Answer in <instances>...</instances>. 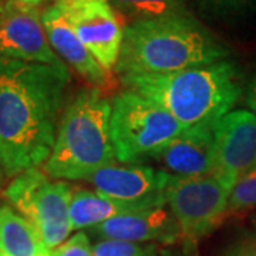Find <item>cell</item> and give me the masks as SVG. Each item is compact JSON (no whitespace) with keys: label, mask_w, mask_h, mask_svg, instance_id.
<instances>
[{"label":"cell","mask_w":256,"mask_h":256,"mask_svg":"<svg viewBox=\"0 0 256 256\" xmlns=\"http://www.w3.org/2000/svg\"><path fill=\"white\" fill-rule=\"evenodd\" d=\"M229 54L230 48L192 14L141 20L126 24L116 72L120 77L175 73Z\"/></svg>","instance_id":"obj_2"},{"label":"cell","mask_w":256,"mask_h":256,"mask_svg":"<svg viewBox=\"0 0 256 256\" xmlns=\"http://www.w3.org/2000/svg\"><path fill=\"white\" fill-rule=\"evenodd\" d=\"M218 122L210 121L185 128L154 160L168 174L175 176H198L214 172Z\"/></svg>","instance_id":"obj_12"},{"label":"cell","mask_w":256,"mask_h":256,"mask_svg":"<svg viewBox=\"0 0 256 256\" xmlns=\"http://www.w3.org/2000/svg\"><path fill=\"white\" fill-rule=\"evenodd\" d=\"M0 256H53L36 229L18 210L0 204Z\"/></svg>","instance_id":"obj_15"},{"label":"cell","mask_w":256,"mask_h":256,"mask_svg":"<svg viewBox=\"0 0 256 256\" xmlns=\"http://www.w3.org/2000/svg\"><path fill=\"white\" fill-rule=\"evenodd\" d=\"M174 175L150 165L131 162L102 166L87 181L94 191L110 200L141 210L166 205L165 191Z\"/></svg>","instance_id":"obj_9"},{"label":"cell","mask_w":256,"mask_h":256,"mask_svg":"<svg viewBox=\"0 0 256 256\" xmlns=\"http://www.w3.org/2000/svg\"><path fill=\"white\" fill-rule=\"evenodd\" d=\"M232 184L215 172L175 176L165 191L166 206L174 214L185 240L196 242L228 215Z\"/></svg>","instance_id":"obj_7"},{"label":"cell","mask_w":256,"mask_h":256,"mask_svg":"<svg viewBox=\"0 0 256 256\" xmlns=\"http://www.w3.org/2000/svg\"><path fill=\"white\" fill-rule=\"evenodd\" d=\"M121 82L161 106L185 128L220 121L246 87L240 67L228 58L175 73L122 76Z\"/></svg>","instance_id":"obj_3"},{"label":"cell","mask_w":256,"mask_h":256,"mask_svg":"<svg viewBox=\"0 0 256 256\" xmlns=\"http://www.w3.org/2000/svg\"><path fill=\"white\" fill-rule=\"evenodd\" d=\"M160 256H198V252H196V248H195V242L185 240L182 246L161 250Z\"/></svg>","instance_id":"obj_23"},{"label":"cell","mask_w":256,"mask_h":256,"mask_svg":"<svg viewBox=\"0 0 256 256\" xmlns=\"http://www.w3.org/2000/svg\"><path fill=\"white\" fill-rule=\"evenodd\" d=\"M0 57L64 67L52 48L38 9L4 3L0 12Z\"/></svg>","instance_id":"obj_10"},{"label":"cell","mask_w":256,"mask_h":256,"mask_svg":"<svg viewBox=\"0 0 256 256\" xmlns=\"http://www.w3.org/2000/svg\"><path fill=\"white\" fill-rule=\"evenodd\" d=\"M256 206V168L242 175L229 194L228 214L244 212Z\"/></svg>","instance_id":"obj_19"},{"label":"cell","mask_w":256,"mask_h":256,"mask_svg":"<svg viewBox=\"0 0 256 256\" xmlns=\"http://www.w3.org/2000/svg\"><path fill=\"white\" fill-rule=\"evenodd\" d=\"M52 254L53 256H96L94 245H92L88 235L82 230H78L60 246L53 249Z\"/></svg>","instance_id":"obj_20"},{"label":"cell","mask_w":256,"mask_h":256,"mask_svg":"<svg viewBox=\"0 0 256 256\" xmlns=\"http://www.w3.org/2000/svg\"><path fill=\"white\" fill-rule=\"evenodd\" d=\"M42 22L50 46L67 67L73 68L94 88L102 92L110 87L112 84L111 72L106 70L92 52L84 46L54 4L42 12Z\"/></svg>","instance_id":"obj_14"},{"label":"cell","mask_w":256,"mask_h":256,"mask_svg":"<svg viewBox=\"0 0 256 256\" xmlns=\"http://www.w3.org/2000/svg\"><path fill=\"white\" fill-rule=\"evenodd\" d=\"M3 8H4V4H3V3H2V0H0V12H2V9H3Z\"/></svg>","instance_id":"obj_27"},{"label":"cell","mask_w":256,"mask_h":256,"mask_svg":"<svg viewBox=\"0 0 256 256\" xmlns=\"http://www.w3.org/2000/svg\"><path fill=\"white\" fill-rule=\"evenodd\" d=\"M116 12L128 24L141 20L191 14L182 0H110Z\"/></svg>","instance_id":"obj_17"},{"label":"cell","mask_w":256,"mask_h":256,"mask_svg":"<svg viewBox=\"0 0 256 256\" xmlns=\"http://www.w3.org/2000/svg\"><path fill=\"white\" fill-rule=\"evenodd\" d=\"M70 82L67 66L0 57V164L8 176L48 160Z\"/></svg>","instance_id":"obj_1"},{"label":"cell","mask_w":256,"mask_h":256,"mask_svg":"<svg viewBox=\"0 0 256 256\" xmlns=\"http://www.w3.org/2000/svg\"><path fill=\"white\" fill-rule=\"evenodd\" d=\"M73 188L67 181L53 180L40 168L13 176L3 198L36 229L50 250L60 246L73 232L70 200Z\"/></svg>","instance_id":"obj_6"},{"label":"cell","mask_w":256,"mask_h":256,"mask_svg":"<svg viewBox=\"0 0 256 256\" xmlns=\"http://www.w3.org/2000/svg\"><path fill=\"white\" fill-rule=\"evenodd\" d=\"M92 229L100 239H117L137 244L172 245L184 239L180 224L166 205L122 214Z\"/></svg>","instance_id":"obj_13"},{"label":"cell","mask_w":256,"mask_h":256,"mask_svg":"<svg viewBox=\"0 0 256 256\" xmlns=\"http://www.w3.org/2000/svg\"><path fill=\"white\" fill-rule=\"evenodd\" d=\"M4 175H6V172H4L3 166H2V164H0V190L3 188V181H4Z\"/></svg>","instance_id":"obj_25"},{"label":"cell","mask_w":256,"mask_h":256,"mask_svg":"<svg viewBox=\"0 0 256 256\" xmlns=\"http://www.w3.org/2000/svg\"><path fill=\"white\" fill-rule=\"evenodd\" d=\"M136 210H142L110 200L96 191L73 188L68 214L72 229L82 230L86 228H96L116 216Z\"/></svg>","instance_id":"obj_16"},{"label":"cell","mask_w":256,"mask_h":256,"mask_svg":"<svg viewBox=\"0 0 256 256\" xmlns=\"http://www.w3.org/2000/svg\"><path fill=\"white\" fill-rule=\"evenodd\" d=\"M244 98H245L246 110L250 111L256 118V73L246 82Z\"/></svg>","instance_id":"obj_22"},{"label":"cell","mask_w":256,"mask_h":256,"mask_svg":"<svg viewBox=\"0 0 256 256\" xmlns=\"http://www.w3.org/2000/svg\"><path fill=\"white\" fill-rule=\"evenodd\" d=\"M248 256H256V245L252 248V250L249 252V255H248Z\"/></svg>","instance_id":"obj_26"},{"label":"cell","mask_w":256,"mask_h":256,"mask_svg":"<svg viewBox=\"0 0 256 256\" xmlns=\"http://www.w3.org/2000/svg\"><path fill=\"white\" fill-rule=\"evenodd\" d=\"M53 4L101 66L114 70L126 24L110 0H54Z\"/></svg>","instance_id":"obj_8"},{"label":"cell","mask_w":256,"mask_h":256,"mask_svg":"<svg viewBox=\"0 0 256 256\" xmlns=\"http://www.w3.org/2000/svg\"><path fill=\"white\" fill-rule=\"evenodd\" d=\"M156 244H137L117 239H98L94 244L96 256H160Z\"/></svg>","instance_id":"obj_18"},{"label":"cell","mask_w":256,"mask_h":256,"mask_svg":"<svg viewBox=\"0 0 256 256\" xmlns=\"http://www.w3.org/2000/svg\"><path fill=\"white\" fill-rule=\"evenodd\" d=\"M44 0H8L6 3L10 4H16L20 8H28V9H38V6L43 3Z\"/></svg>","instance_id":"obj_24"},{"label":"cell","mask_w":256,"mask_h":256,"mask_svg":"<svg viewBox=\"0 0 256 256\" xmlns=\"http://www.w3.org/2000/svg\"><path fill=\"white\" fill-rule=\"evenodd\" d=\"M185 127L152 100L131 90L111 101L110 136L118 162L154 158Z\"/></svg>","instance_id":"obj_5"},{"label":"cell","mask_w":256,"mask_h":256,"mask_svg":"<svg viewBox=\"0 0 256 256\" xmlns=\"http://www.w3.org/2000/svg\"><path fill=\"white\" fill-rule=\"evenodd\" d=\"M111 102L98 88H82L66 107L54 146L42 170L58 181H87L117 161L110 136Z\"/></svg>","instance_id":"obj_4"},{"label":"cell","mask_w":256,"mask_h":256,"mask_svg":"<svg viewBox=\"0 0 256 256\" xmlns=\"http://www.w3.org/2000/svg\"><path fill=\"white\" fill-rule=\"evenodd\" d=\"M202 8L205 9L214 10V12H220V13H229V12H235L240 10L249 4L252 0H196Z\"/></svg>","instance_id":"obj_21"},{"label":"cell","mask_w":256,"mask_h":256,"mask_svg":"<svg viewBox=\"0 0 256 256\" xmlns=\"http://www.w3.org/2000/svg\"><path fill=\"white\" fill-rule=\"evenodd\" d=\"M256 168V118L248 110H232L216 127L214 172L235 185Z\"/></svg>","instance_id":"obj_11"}]
</instances>
